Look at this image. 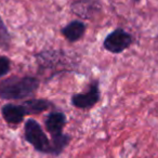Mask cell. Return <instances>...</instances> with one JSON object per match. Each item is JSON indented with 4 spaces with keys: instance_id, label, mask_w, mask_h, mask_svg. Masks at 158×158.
Segmentation results:
<instances>
[{
    "instance_id": "6da1fadb",
    "label": "cell",
    "mask_w": 158,
    "mask_h": 158,
    "mask_svg": "<svg viewBox=\"0 0 158 158\" xmlns=\"http://www.w3.org/2000/svg\"><path fill=\"white\" fill-rule=\"evenodd\" d=\"M39 87V80L34 77L12 76L0 81V97L5 100H21L31 97Z\"/></svg>"
},
{
    "instance_id": "7a4b0ae2",
    "label": "cell",
    "mask_w": 158,
    "mask_h": 158,
    "mask_svg": "<svg viewBox=\"0 0 158 158\" xmlns=\"http://www.w3.org/2000/svg\"><path fill=\"white\" fill-rule=\"evenodd\" d=\"M24 134L26 141L31 145H33L34 148L38 152L47 154H52V143H50L48 136L42 130L41 126L34 119H28L25 123Z\"/></svg>"
},
{
    "instance_id": "3957f363",
    "label": "cell",
    "mask_w": 158,
    "mask_h": 158,
    "mask_svg": "<svg viewBox=\"0 0 158 158\" xmlns=\"http://www.w3.org/2000/svg\"><path fill=\"white\" fill-rule=\"evenodd\" d=\"M132 38L123 29L112 31L104 40V48L112 53H120L131 44Z\"/></svg>"
},
{
    "instance_id": "277c9868",
    "label": "cell",
    "mask_w": 158,
    "mask_h": 158,
    "mask_svg": "<svg viewBox=\"0 0 158 158\" xmlns=\"http://www.w3.org/2000/svg\"><path fill=\"white\" fill-rule=\"evenodd\" d=\"M100 99L99 82H91L90 88L88 91L78 94H74L72 97V103L77 108H90L98 103Z\"/></svg>"
},
{
    "instance_id": "5b68a950",
    "label": "cell",
    "mask_w": 158,
    "mask_h": 158,
    "mask_svg": "<svg viewBox=\"0 0 158 158\" xmlns=\"http://www.w3.org/2000/svg\"><path fill=\"white\" fill-rule=\"evenodd\" d=\"M66 125V117L63 113H51L46 120V128L49 133H51L52 139H56L63 135V128Z\"/></svg>"
},
{
    "instance_id": "8992f818",
    "label": "cell",
    "mask_w": 158,
    "mask_h": 158,
    "mask_svg": "<svg viewBox=\"0 0 158 158\" xmlns=\"http://www.w3.org/2000/svg\"><path fill=\"white\" fill-rule=\"evenodd\" d=\"M72 11L82 19H91L99 11V5L97 0H74Z\"/></svg>"
},
{
    "instance_id": "52a82bcc",
    "label": "cell",
    "mask_w": 158,
    "mask_h": 158,
    "mask_svg": "<svg viewBox=\"0 0 158 158\" xmlns=\"http://www.w3.org/2000/svg\"><path fill=\"white\" fill-rule=\"evenodd\" d=\"M2 116L5 120L10 125H18L22 123L26 115L25 107L22 105H15V104H7L2 107Z\"/></svg>"
},
{
    "instance_id": "ba28073f",
    "label": "cell",
    "mask_w": 158,
    "mask_h": 158,
    "mask_svg": "<svg viewBox=\"0 0 158 158\" xmlns=\"http://www.w3.org/2000/svg\"><path fill=\"white\" fill-rule=\"evenodd\" d=\"M85 31H86V25L80 21H73L62 29L63 36L70 42L80 39L85 35Z\"/></svg>"
},
{
    "instance_id": "9c48e42d",
    "label": "cell",
    "mask_w": 158,
    "mask_h": 158,
    "mask_svg": "<svg viewBox=\"0 0 158 158\" xmlns=\"http://www.w3.org/2000/svg\"><path fill=\"white\" fill-rule=\"evenodd\" d=\"M23 106L25 107L26 110V115L29 114H38L41 113L44 110H47L51 106V103L47 100L42 99H34V100H28L26 101Z\"/></svg>"
},
{
    "instance_id": "30bf717a",
    "label": "cell",
    "mask_w": 158,
    "mask_h": 158,
    "mask_svg": "<svg viewBox=\"0 0 158 158\" xmlns=\"http://www.w3.org/2000/svg\"><path fill=\"white\" fill-rule=\"evenodd\" d=\"M0 47L2 49H9L10 47V35L6 27L5 23L0 18Z\"/></svg>"
},
{
    "instance_id": "8fae6325",
    "label": "cell",
    "mask_w": 158,
    "mask_h": 158,
    "mask_svg": "<svg viewBox=\"0 0 158 158\" xmlns=\"http://www.w3.org/2000/svg\"><path fill=\"white\" fill-rule=\"evenodd\" d=\"M10 60L7 56H0V77L8 74L10 69Z\"/></svg>"
},
{
    "instance_id": "7c38bea8",
    "label": "cell",
    "mask_w": 158,
    "mask_h": 158,
    "mask_svg": "<svg viewBox=\"0 0 158 158\" xmlns=\"http://www.w3.org/2000/svg\"><path fill=\"white\" fill-rule=\"evenodd\" d=\"M136 1H139V0H136Z\"/></svg>"
}]
</instances>
